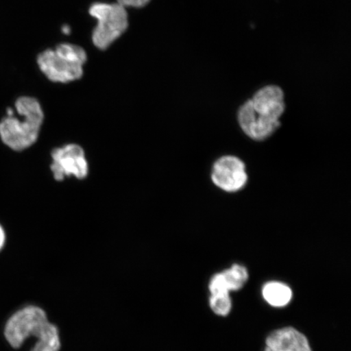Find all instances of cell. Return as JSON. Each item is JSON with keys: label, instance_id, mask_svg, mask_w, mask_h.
I'll list each match as a JSON object with an SVG mask.
<instances>
[{"label": "cell", "instance_id": "obj_11", "mask_svg": "<svg viewBox=\"0 0 351 351\" xmlns=\"http://www.w3.org/2000/svg\"><path fill=\"white\" fill-rule=\"evenodd\" d=\"M60 346L58 328L50 323L42 336L35 342L32 351H59Z\"/></svg>", "mask_w": 351, "mask_h": 351}, {"label": "cell", "instance_id": "obj_5", "mask_svg": "<svg viewBox=\"0 0 351 351\" xmlns=\"http://www.w3.org/2000/svg\"><path fill=\"white\" fill-rule=\"evenodd\" d=\"M214 185L227 193L239 192L247 186V167L240 158L234 156L219 157L210 173Z\"/></svg>", "mask_w": 351, "mask_h": 351}, {"label": "cell", "instance_id": "obj_9", "mask_svg": "<svg viewBox=\"0 0 351 351\" xmlns=\"http://www.w3.org/2000/svg\"><path fill=\"white\" fill-rule=\"evenodd\" d=\"M248 271L243 265L234 263L230 269L215 274L209 283V291L213 295H230L238 291L247 283Z\"/></svg>", "mask_w": 351, "mask_h": 351}, {"label": "cell", "instance_id": "obj_10", "mask_svg": "<svg viewBox=\"0 0 351 351\" xmlns=\"http://www.w3.org/2000/svg\"><path fill=\"white\" fill-rule=\"evenodd\" d=\"M263 298L271 306L283 307L287 306L292 300V289L282 282H269L263 285Z\"/></svg>", "mask_w": 351, "mask_h": 351}, {"label": "cell", "instance_id": "obj_13", "mask_svg": "<svg viewBox=\"0 0 351 351\" xmlns=\"http://www.w3.org/2000/svg\"><path fill=\"white\" fill-rule=\"evenodd\" d=\"M117 3L121 4V6L127 8H143L149 3L151 0H117Z\"/></svg>", "mask_w": 351, "mask_h": 351}, {"label": "cell", "instance_id": "obj_4", "mask_svg": "<svg viewBox=\"0 0 351 351\" xmlns=\"http://www.w3.org/2000/svg\"><path fill=\"white\" fill-rule=\"evenodd\" d=\"M51 322L40 307L27 306L8 319L3 335L13 348H20L30 337L38 339Z\"/></svg>", "mask_w": 351, "mask_h": 351}, {"label": "cell", "instance_id": "obj_8", "mask_svg": "<svg viewBox=\"0 0 351 351\" xmlns=\"http://www.w3.org/2000/svg\"><path fill=\"white\" fill-rule=\"evenodd\" d=\"M265 351H313L306 336L292 327L278 329L266 339Z\"/></svg>", "mask_w": 351, "mask_h": 351}, {"label": "cell", "instance_id": "obj_2", "mask_svg": "<svg viewBox=\"0 0 351 351\" xmlns=\"http://www.w3.org/2000/svg\"><path fill=\"white\" fill-rule=\"evenodd\" d=\"M43 119L38 101L22 96L16 100L15 110L7 108L6 116L0 120V140L12 151H25L37 142Z\"/></svg>", "mask_w": 351, "mask_h": 351}, {"label": "cell", "instance_id": "obj_12", "mask_svg": "<svg viewBox=\"0 0 351 351\" xmlns=\"http://www.w3.org/2000/svg\"><path fill=\"white\" fill-rule=\"evenodd\" d=\"M209 304L213 313L221 317L229 315L232 308L230 295H213L210 298Z\"/></svg>", "mask_w": 351, "mask_h": 351}, {"label": "cell", "instance_id": "obj_1", "mask_svg": "<svg viewBox=\"0 0 351 351\" xmlns=\"http://www.w3.org/2000/svg\"><path fill=\"white\" fill-rule=\"evenodd\" d=\"M285 109L282 90L276 86L263 87L240 108L239 124L249 138L263 141L278 130Z\"/></svg>", "mask_w": 351, "mask_h": 351}, {"label": "cell", "instance_id": "obj_3", "mask_svg": "<svg viewBox=\"0 0 351 351\" xmlns=\"http://www.w3.org/2000/svg\"><path fill=\"white\" fill-rule=\"evenodd\" d=\"M89 13L97 21L92 33V42L99 50L108 49L128 28V12L118 3H95Z\"/></svg>", "mask_w": 351, "mask_h": 351}, {"label": "cell", "instance_id": "obj_6", "mask_svg": "<svg viewBox=\"0 0 351 351\" xmlns=\"http://www.w3.org/2000/svg\"><path fill=\"white\" fill-rule=\"evenodd\" d=\"M51 170L56 181L73 177L84 179L88 174V164L83 149L77 144H69L54 149L51 152Z\"/></svg>", "mask_w": 351, "mask_h": 351}, {"label": "cell", "instance_id": "obj_14", "mask_svg": "<svg viewBox=\"0 0 351 351\" xmlns=\"http://www.w3.org/2000/svg\"><path fill=\"white\" fill-rule=\"evenodd\" d=\"M6 240L7 235L5 230H4L3 226L0 223V252L5 247Z\"/></svg>", "mask_w": 351, "mask_h": 351}, {"label": "cell", "instance_id": "obj_7", "mask_svg": "<svg viewBox=\"0 0 351 351\" xmlns=\"http://www.w3.org/2000/svg\"><path fill=\"white\" fill-rule=\"evenodd\" d=\"M37 60L38 67L44 75L53 82L69 83L77 81L84 73V66L74 62L55 49L41 52Z\"/></svg>", "mask_w": 351, "mask_h": 351}]
</instances>
